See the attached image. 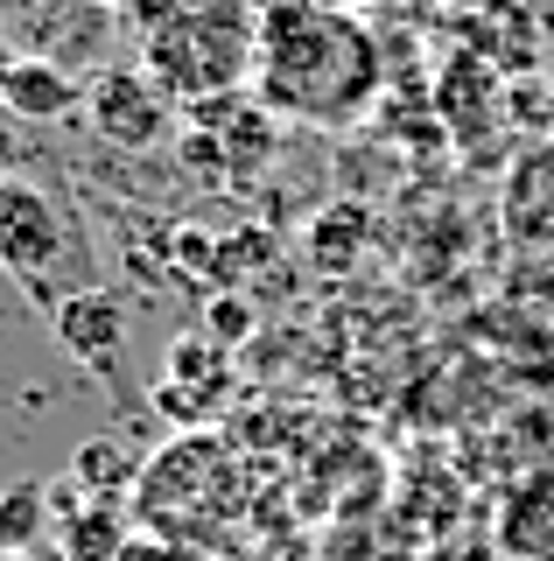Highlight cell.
<instances>
[{"instance_id": "6da1fadb", "label": "cell", "mask_w": 554, "mask_h": 561, "mask_svg": "<svg viewBox=\"0 0 554 561\" xmlns=\"http://www.w3.org/2000/svg\"><path fill=\"white\" fill-rule=\"evenodd\" d=\"M386 84V49L366 14L337 8H259V57H253V99L267 119L302 127H351Z\"/></svg>"}, {"instance_id": "7a4b0ae2", "label": "cell", "mask_w": 554, "mask_h": 561, "mask_svg": "<svg viewBox=\"0 0 554 561\" xmlns=\"http://www.w3.org/2000/svg\"><path fill=\"white\" fill-rule=\"evenodd\" d=\"M253 57H259V8H239V0L162 8V22L141 35L148 84L183 105L239 99V84H253Z\"/></svg>"}, {"instance_id": "3957f363", "label": "cell", "mask_w": 554, "mask_h": 561, "mask_svg": "<svg viewBox=\"0 0 554 561\" xmlns=\"http://www.w3.org/2000/svg\"><path fill=\"white\" fill-rule=\"evenodd\" d=\"M0 267L22 280L43 309L99 288V267H92V253H84L78 218L49 197L43 183H28V175H14V183L0 190Z\"/></svg>"}, {"instance_id": "277c9868", "label": "cell", "mask_w": 554, "mask_h": 561, "mask_svg": "<svg viewBox=\"0 0 554 561\" xmlns=\"http://www.w3.org/2000/svg\"><path fill=\"white\" fill-rule=\"evenodd\" d=\"M232 478V456H224L218 435H183V443H169L162 456H148V478H141V519L148 534L162 540H189L204 534V526L218 519V491Z\"/></svg>"}, {"instance_id": "5b68a950", "label": "cell", "mask_w": 554, "mask_h": 561, "mask_svg": "<svg viewBox=\"0 0 554 561\" xmlns=\"http://www.w3.org/2000/svg\"><path fill=\"white\" fill-rule=\"evenodd\" d=\"M84 119L99 140H113L119 154H148L169 134V99L148 84L141 64H106L84 78Z\"/></svg>"}, {"instance_id": "8992f818", "label": "cell", "mask_w": 554, "mask_h": 561, "mask_svg": "<svg viewBox=\"0 0 554 561\" xmlns=\"http://www.w3.org/2000/svg\"><path fill=\"white\" fill-rule=\"evenodd\" d=\"M49 330H57V344L71 351L92 379H113L119 373V351H127V309H119L106 288L57 302V309H49Z\"/></svg>"}, {"instance_id": "52a82bcc", "label": "cell", "mask_w": 554, "mask_h": 561, "mask_svg": "<svg viewBox=\"0 0 554 561\" xmlns=\"http://www.w3.org/2000/svg\"><path fill=\"white\" fill-rule=\"evenodd\" d=\"M119 14L106 8H64V14H8V35H28L36 49H22V57H43V64H57V70H71L78 78V64H92L99 57V43L113 35Z\"/></svg>"}, {"instance_id": "ba28073f", "label": "cell", "mask_w": 554, "mask_h": 561, "mask_svg": "<svg viewBox=\"0 0 554 561\" xmlns=\"http://www.w3.org/2000/svg\"><path fill=\"white\" fill-rule=\"evenodd\" d=\"M498 554L506 561H554V470H527L498 499Z\"/></svg>"}, {"instance_id": "9c48e42d", "label": "cell", "mask_w": 554, "mask_h": 561, "mask_svg": "<svg viewBox=\"0 0 554 561\" xmlns=\"http://www.w3.org/2000/svg\"><path fill=\"white\" fill-rule=\"evenodd\" d=\"M57 499V491H49ZM127 499H84V505H71V499H57L49 505V526H57V548H64V561H119L127 554V513H119Z\"/></svg>"}, {"instance_id": "30bf717a", "label": "cell", "mask_w": 554, "mask_h": 561, "mask_svg": "<svg viewBox=\"0 0 554 561\" xmlns=\"http://www.w3.org/2000/svg\"><path fill=\"white\" fill-rule=\"evenodd\" d=\"M0 113H14L22 127H57V119L84 113V84L71 70L43 64V57H22L14 78H8V92H0Z\"/></svg>"}, {"instance_id": "8fae6325", "label": "cell", "mask_w": 554, "mask_h": 561, "mask_svg": "<svg viewBox=\"0 0 554 561\" xmlns=\"http://www.w3.org/2000/svg\"><path fill=\"white\" fill-rule=\"evenodd\" d=\"M148 478V456L134 443H119V435H92V443H78L71 456V484L84 499H119V491H141Z\"/></svg>"}, {"instance_id": "7c38bea8", "label": "cell", "mask_w": 554, "mask_h": 561, "mask_svg": "<svg viewBox=\"0 0 554 561\" xmlns=\"http://www.w3.org/2000/svg\"><path fill=\"white\" fill-rule=\"evenodd\" d=\"M43 534H49V484L43 478L8 484L0 491V554H28Z\"/></svg>"}, {"instance_id": "4fadbf2b", "label": "cell", "mask_w": 554, "mask_h": 561, "mask_svg": "<svg viewBox=\"0 0 554 561\" xmlns=\"http://www.w3.org/2000/svg\"><path fill=\"white\" fill-rule=\"evenodd\" d=\"M218 373H224V351L211 337H183L162 379H183V386H197V393H218Z\"/></svg>"}, {"instance_id": "5bb4252c", "label": "cell", "mask_w": 554, "mask_h": 561, "mask_svg": "<svg viewBox=\"0 0 554 561\" xmlns=\"http://www.w3.org/2000/svg\"><path fill=\"white\" fill-rule=\"evenodd\" d=\"M246 323H253V309H246V302H211V344H218V351L246 337Z\"/></svg>"}, {"instance_id": "9a60e30c", "label": "cell", "mask_w": 554, "mask_h": 561, "mask_svg": "<svg viewBox=\"0 0 554 561\" xmlns=\"http://www.w3.org/2000/svg\"><path fill=\"white\" fill-rule=\"evenodd\" d=\"M14 162H22V119L0 113V169H14Z\"/></svg>"}, {"instance_id": "2e32d148", "label": "cell", "mask_w": 554, "mask_h": 561, "mask_svg": "<svg viewBox=\"0 0 554 561\" xmlns=\"http://www.w3.org/2000/svg\"><path fill=\"white\" fill-rule=\"evenodd\" d=\"M14 64H22V43H14L8 28H0V92H8V78H14Z\"/></svg>"}, {"instance_id": "e0dca14e", "label": "cell", "mask_w": 554, "mask_h": 561, "mask_svg": "<svg viewBox=\"0 0 554 561\" xmlns=\"http://www.w3.org/2000/svg\"><path fill=\"white\" fill-rule=\"evenodd\" d=\"M8 183H14V175H8V169H0V190H8Z\"/></svg>"}, {"instance_id": "ac0fdd59", "label": "cell", "mask_w": 554, "mask_h": 561, "mask_svg": "<svg viewBox=\"0 0 554 561\" xmlns=\"http://www.w3.org/2000/svg\"><path fill=\"white\" fill-rule=\"evenodd\" d=\"M0 561H28V554H0Z\"/></svg>"}]
</instances>
